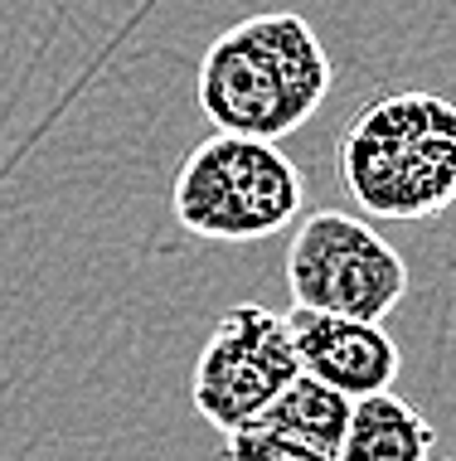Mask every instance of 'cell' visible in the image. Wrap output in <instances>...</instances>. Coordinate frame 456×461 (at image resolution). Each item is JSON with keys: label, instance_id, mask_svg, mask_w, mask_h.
Wrapping results in <instances>:
<instances>
[{"label": "cell", "instance_id": "2", "mask_svg": "<svg viewBox=\"0 0 456 461\" xmlns=\"http://www.w3.org/2000/svg\"><path fill=\"white\" fill-rule=\"evenodd\" d=\"M340 185L374 219H437L456 204V107L437 93H389L340 136Z\"/></svg>", "mask_w": 456, "mask_h": 461}, {"label": "cell", "instance_id": "1", "mask_svg": "<svg viewBox=\"0 0 456 461\" xmlns=\"http://www.w3.org/2000/svg\"><path fill=\"white\" fill-rule=\"evenodd\" d=\"M330 54L291 10L248 15L204 49L200 112L219 131L282 141L330 97Z\"/></svg>", "mask_w": 456, "mask_h": 461}, {"label": "cell", "instance_id": "3", "mask_svg": "<svg viewBox=\"0 0 456 461\" xmlns=\"http://www.w3.org/2000/svg\"><path fill=\"white\" fill-rule=\"evenodd\" d=\"M180 229L214 243H257L297 223L306 185L297 160L263 136L219 131L184 156L170 190Z\"/></svg>", "mask_w": 456, "mask_h": 461}, {"label": "cell", "instance_id": "6", "mask_svg": "<svg viewBox=\"0 0 456 461\" xmlns=\"http://www.w3.org/2000/svg\"><path fill=\"white\" fill-rule=\"evenodd\" d=\"M287 330H291V350H297L301 374L340 389L344 398L393 389V379H398L403 355L389 340L384 321H354V316H330V311H311V306H291Z\"/></svg>", "mask_w": 456, "mask_h": 461}, {"label": "cell", "instance_id": "8", "mask_svg": "<svg viewBox=\"0 0 456 461\" xmlns=\"http://www.w3.org/2000/svg\"><path fill=\"white\" fill-rule=\"evenodd\" d=\"M350 403L354 398H344L340 389L311 379V374H297V379H291L253 422H267V428L311 442V447H320V452H340L344 422H350Z\"/></svg>", "mask_w": 456, "mask_h": 461}, {"label": "cell", "instance_id": "7", "mask_svg": "<svg viewBox=\"0 0 456 461\" xmlns=\"http://www.w3.org/2000/svg\"><path fill=\"white\" fill-rule=\"evenodd\" d=\"M437 432L403 393L379 389L350 403L335 461H433Z\"/></svg>", "mask_w": 456, "mask_h": 461}, {"label": "cell", "instance_id": "9", "mask_svg": "<svg viewBox=\"0 0 456 461\" xmlns=\"http://www.w3.org/2000/svg\"><path fill=\"white\" fill-rule=\"evenodd\" d=\"M224 461H335V452L287 438V432L267 428V422H248V428L224 432Z\"/></svg>", "mask_w": 456, "mask_h": 461}, {"label": "cell", "instance_id": "4", "mask_svg": "<svg viewBox=\"0 0 456 461\" xmlns=\"http://www.w3.org/2000/svg\"><path fill=\"white\" fill-rule=\"evenodd\" d=\"M287 286L297 306L354 321H384L408 296V263L360 214H306L287 248Z\"/></svg>", "mask_w": 456, "mask_h": 461}, {"label": "cell", "instance_id": "5", "mask_svg": "<svg viewBox=\"0 0 456 461\" xmlns=\"http://www.w3.org/2000/svg\"><path fill=\"white\" fill-rule=\"evenodd\" d=\"M301 374L291 350L287 316L243 302L219 316L190 374V403L209 428L233 432L248 428L273 398Z\"/></svg>", "mask_w": 456, "mask_h": 461}]
</instances>
